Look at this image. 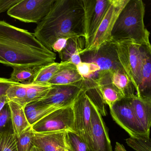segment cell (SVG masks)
Instances as JSON below:
<instances>
[{
    "mask_svg": "<svg viewBox=\"0 0 151 151\" xmlns=\"http://www.w3.org/2000/svg\"><path fill=\"white\" fill-rule=\"evenodd\" d=\"M56 55L45 47L34 33L0 21V63L39 68L55 62Z\"/></svg>",
    "mask_w": 151,
    "mask_h": 151,
    "instance_id": "1",
    "label": "cell"
},
{
    "mask_svg": "<svg viewBox=\"0 0 151 151\" xmlns=\"http://www.w3.org/2000/svg\"><path fill=\"white\" fill-rule=\"evenodd\" d=\"M33 33L45 47L52 51L53 45L59 39L84 37L82 0H55Z\"/></svg>",
    "mask_w": 151,
    "mask_h": 151,
    "instance_id": "2",
    "label": "cell"
},
{
    "mask_svg": "<svg viewBox=\"0 0 151 151\" xmlns=\"http://www.w3.org/2000/svg\"><path fill=\"white\" fill-rule=\"evenodd\" d=\"M145 12V5L142 0H129L115 23L111 40H130L141 46L151 47L150 32L144 22Z\"/></svg>",
    "mask_w": 151,
    "mask_h": 151,
    "instance_id": "3",
    "label": "cell"
},
{
    "mask_svg": "<svg viewBox=\"0 0 151 151\" xmlns=\"http://www.w3.org/2000/svg\"><path fill=\"white\" fill-rule=\"evenodd\" d=\"M114 42L119 62L137 93L140 81L142 46L130 40Z\"/></svg>",
    "mask_w": 151,
    "mask_h": 151,
    "instance_id": "4",
    "label": "cell"
},
{
    "mask_svg": "<svg viewBox=\"0 0 151 151\" xmlns=\"http://www.w3.org/2000/svg\"><path fill=\"white\" fill-rule=\"evenodd\" d=\"M85 87L79 92L72 104L74 127L76 133L86 143L90 151H92L91 101L86 93Z\"/></svg>",
    "mask_w": 151,
    "mask_h": 151,
    "instance_id": "5",
    "label": "cell"
},
{
    "mask_svg": "<svg viewBox=\"0 0 151 151\" xmlns=\"http://www.w3.org/2000/svg\"><path fill=\"white\" fill-rule=\"evenodd\" d=\"M129 0H110L108 8L98 29L82 53L99 49L111 40V34L115 23Z\"/></svg>",
    "mask_w": 151,
    "mask_h": 151,
    "instance_id": "6",
    "label": "cell"
},
{
    "mask_svg": "<svg viewBox=\"0 0 151 151\" xmlns=\"http://www.w3.org/2000/svg\"><path fill=\"white\" fill-rule=\"evenodd\" d=\"M55 1L21 0L7 11V14L23 22L38 24L48 14Z\"/></svg>",
    "mask_w": 151,
    "mask_h": 151,
    "instance_id": "7",
    "label": "cell"
},
{
    "mask_svg": "<svg viewBox=\"0 0 151 151\" xmlns=\"http://www.w3.org/2000/svg\"><path fill=\"white\" fill-rule=\"evenodd\" d=\"M36 132L70 131L76 132L72 105L59 109L32 125Z\"/></svg>",
    "mask_w": 151,
    "mask_h": 151,
    "instance_id": "8",
    "label": "cell"
},
{
    "mask_svg": "<svg viewBox=\"0 0 151 151\" xmlns=\"http://www.w3.org/2000/svg\"><path fill=\"white\" fill-rule=\"evenodd\" d=\"M80 57L82 62L97 64L99 68V72L124 70L118 60L115 43L112 40L108 41L97 50L83 53Z\"/></svg>",
    "mask_w": 151,
    "mask_h": 151,
    "instance_id": "9",
    "label": "cell"
},
{
    "mask_svg": "<svg viewBox=\"0 0 151 151\" xmlns=\"http://www.w3.org/2000/svg\"><path fill=\"white\" fill-rule=\"evenodd\" d=\"M109 2L110 0H82L85 47L99 26L108 8Z\"/></svg>",
    "mask_w": 151,
    "mask_h": 151,
    "instance_id": "10",
    "label": "cell"
},
{
    "mask_svg": "<svg viewBox=\"0 0 151 151\" xmlns=\"http://www.w3.org/2000/svg\"><path fill=\"white\" fill-rule=\"evenodd\" d=\"M109 109L113 120L130 136L148 132L145 131L136 118L129 98H123Z\"/></svg>",
    "mask_w": 151,
    "mask_h": 151,
    "instance_id": "11",
    "label": "cell"
},
{
    "mask_svg": "<svg viewBox=\"0 0 151 151\" xmlns=\"http://www.w3.org/2000/svg\"><path fill=\"white\" fill-rule=\"evenodd\" d=\"M85 85V80H83L72 84L52 85L46 96L37 102L60 107L70 106Z\"/></svg>",
    "mask_w": 151,
    "mask_h": 151,
    "instance_id": "12",
    "label": "cell"
},
{
    "mask_svg": "<svg viewBox=\"0 0 151 151\" xmlns=\"http://www.w3.org/2000/svg\"><path fill=\"white\" fill-rule=\"evenodd\" d=\"M91 110L92 151H114L102 116L91 101Z\"/></svg>",
    "mask_w": 151,
    "mask_h": 151,
    "instance_id": "13",
    "label": "cell"
},
{
    "mask_svg": "<svg viewBox=\"0 0 151 151\" xmlns=\"http://www.w3.org/2000/svg\"><path fill=\"white\" fill-rule=\"evenodd\" d=\"M111 73L99 72L97 78L92 79L95 87L101 94L104 102L109 106V109L116 102L124 98L122 93L112 83Z\"/></svg>",
    "mask_w": 151,
    "mask_h": 151,
    "instance_id": "14",
    "label": "cell"
},
{
    "mask_svg": "<svg viewBox=\"0 0 151 151\" xmlns=\"http://www.w3.org/2000/svg\"><path fill=\"white\" fill-rule=\"evenodd\" d=\"M65 131L48 132L33 131V144L42 151H65Z\"/></svg>",
    "mask_w": 151,
    "mask_h": 151,
    "instance_id": "15",
    "label": "cell"
},
{
    "mask_svg": "<svg viewBox=\"0 0 151 151\" xmlns=\"http://www.w3.org/2000/svg\"><path fill=\"white\" fill-rule=\"evenodd\" d=\"M142 60L138 97L151 98V47L142 46Z\"/></svg>",
    "mask_w": 151,
    "mask_h": 151,
    "instance_id": "16",
    "label": "cell"
},
{
    "mask_svg": "<svg viewBox=\"0 0 151 151\" xmlns=\"http://www.w3.org/2000/svg\"><path fill=\"white\" fill-rule=\"evenodd\" d=\"M136 118L146 132L151 126V98L138 97L136 94L129 98Z\"/></svg>",
    "mask_w": 151,
    "mask_h": 151,
    "instance_id": "17",
    "label": "cell"
},
{
    "mask_svg": "<svg viewBox=\"0 0 151 151\" xmlns=\"http://www.w3.org/2000/svg\"><path fill=\"white\" fill-rule=\"evenodd\" d=\"M85 47V40L83 37L69 39L61 52L59 53L62 62H69L77 66L82 62L80 55Z\"/></svg>",
    "mask_w": 151,
    "mask_h": 151,
    "instance_id": "18",
    "label": "cell"
},
{
    "mask_svg": "<svg viewBox=\"0 0 151 151\" xmlns=\"http://www.w3.org/2000/svg\"><path fill=\"white\" fill-rule=\"evenodd\" d=\"M83 80L78 73L76 66L70 63L65 62L48 83L51 85H67Z\"/></svg>",
    "mask_w": 151,
    "mask_h": 151,
    "instance_id": "19",
    "label": "cell"
},
{
    "mask_svg": "<svg viewBox=\"0 0 151 151\" xmlns=\"http://www.w3.org/2000/svg\"><path fill=\"white\" fill-rule=\"evenodd\" d=\"M7 104L10 111L13 134L15 137H19L26 129L31 126L26 117L24 106L12 101H9Z\"/></svg>",
    "mask_w": 151,
    "mask_h": 151,
    "instance_id": "20",
    "label": "cell"
},
{
    "mask_svg": "<svg viewBox=\"0 0 151 151\" xmlns=\"http://www.w3.org/2000/svg\"><path fill=\"white\" fill-rule=\"evenodd\" d=\"M62 108L63 107L40 104L36 101L26 105L24 106V112L27 120L32 126L49 114Z\"/></svg>",
    "mask_w": 151,
    "mask_h": 151,
    "instance_id": "21",
    "label": "cell"
},
{
    "mask_svg": "<svg viewBox=\"0 0 151 151\" xmlns=\"http://www.w3.org/2000/svg\"><path fill=\"white\" fill-rule=\"evenodd\" d=\"M111 79L113 84L122 93L124 98H130L136 94L134 86L124 70L112 72Z\"/></svg>",
    "mask_w": 151,
    "mask_h": 151,
    "instance_id": "22",
    "label": "cell"
},
{
    "mask_svg": "<svg viewBox=\"0 0 151 151\" xmlns=\"http://www.w3.org/2000/svg\"><path fill=\"white\" fill-rule=\"evenodd\" d=\"M65 63V62H54L40 67L38 68L31 84L48 83Z\"/></svg>",
    "mask_w": 151,
    "mask_h": 151,
    "instance_id": "23",
    "label": "cell"
},
{
    "mask_svg": "<svg viewBox=\"0 0 151 151\" xmlns=\"http://www.w3.org/2000/svg\"><path fill=\"white\" fill-rule=\"evenodd\" d=\"M26 85V105L31 102L39 101L45 98L52 87V85L48 83Z\"/></svg>",
    "mask_w": 151,
    "mask_h": 151,
    "instance_id": "24",
    "label": "cell"
},
{
    "mask_svg": "<svg viewBox=\"0 0 151 151\" xmlns=\"http://www.w3.org/2000/svg\"><path fill=\"white\" fill-rule=\"evenodd\" d=\"M38 68H13V70L9 78L12 81L16 83L24 84H31Z\"/></svg>",
    "mask_w": 151,
    "mask_h": 151,
    "instance_id": "25",
    "label": "cell"
},
{
    "mask_svg": "<svg viewBox=\"0 0 151 151\" xmlns=\"http://www.w3.org/2000/svg\"><path fill=\"white\" fill-rule=\"evenodd\" d=\"M150 132L130 136L125 139L126 144L136 151H151Z\"/></svg>",
    "mask_w": 151,
    "mask_h": 151,
    "instance_id": "26",
    "label": "cell"
},
{
    "mask_svg": "<svg viewBox=\"0 0 151 151\" xmlns=\"http://www.w3.org/2000/svg\"><path fill=\"white\" fill-rule=\"evenodd\" d=\"M27 85L17 83L11 86L7 91L6 96L9 101L15 102L23 106H26Z\"/></svg>",
    "mask_w": 151,
    "mask_h": 151,
    "instance_id": "27",
    "label": "cell"
},
{
    "mask_svg": "<svg viewBox=\"0 0 151 151\" xmlns=\"http://www.w3.org/2000/svg\"><path fill=\"white\" fill-rule=\"evenodd\" d=\"M66 148L71 151H91L86 143L75 132H65Z\"/></svg>",
    "mask_w": 151,
    "mask_h": 151,
    "instance_id": "28",
    "label": "cell"
},
{
    "mask_svg": "<svg viewBox=\"0 0 151 151\" xmlns=\"http://www.w3.org/2000/svg\"><path fill=\"white\" fill-rule=\"evenodd\" d=\"M33 131L32 126L26 129L19 137H15L17 151H30L34 145Z\"/></svg>",
    "mask_w": 151,
    "mask_h": 151,
    "instance_id": "29",
    "label": "cell"
},
{
    "mask_svg": "<svg viewBox=\"0 0 151 151\" xmlns=\"http://www.w3.org/2000/svg\"><path fill=\"white\" fill-rule=\"evenodd\" d=\"M79 75L85 80H92L95 74H98L100 68L97 64L92 63L82 62L76 66Z\"/></svg>",
    "mask_w": 151,
    "mask_h": 151,
    "instance_id": "30",
    "label": "cell"
},
{
    "mask_svg": "<svg viewBox=\"0 0 151 151\" xmlns=\"http://www.w3.org/2000/svg\"><path fill=\"white\" fill-rule=\"evenodd\" d=\"M0 151H17L15 137L8 131L0 132Z\"/></svg>",
    "mask_w": 151,
    "mask_h": 151,
    "instance_id": "31",
    "label": "cell"
},
{
    "mask_svg": "<svg viewBox=\"0 0 151 151\" xmlns=\"http://www.w3.org/2000/svg\"><path fill=\"white\" fill-rule=\"evenodd\" d=\"M10 119H11L10 111L6 104L0 111V132L3 131L2 129L7 124Z\"/></svg>",
    "mask_w": 151,
    "mask_h": 151,
    "instance_id": "32",
    "label": "cell"
},
{
    "mask_svg": "<svg viewBox=\"0 0 151 151\" xmlns=\"http://www.w3.org/2000/svg\"><path fill=\"white\" fill-rule=\"evenodd\" d=\"M17 83L12 81L10 78L0 77V97L6 95L9 88Z\"/></svg>",
    "mask_w": 151,
    "mask_h": 151,
    "instance_id": "33",
    "label": "cell"
},
{
    "mask_svg": "<svg viewBox=\"0 0 151 151\" xmlns=\"http://www.w3.org/2000/svg\"><path fill=\"white\" fill-rule=\"evenodd\" d=\"M21 0H0V14L8 11Z\"/></svg>",
    "mask_w": 151,
    "mask_h": 151,
    "instance_id": "34",
    "label": "cell"
},
{
    "mask_svg": "<svg viewBox=\"0 0 151 151\" xmlns=\"http://www.w3.org/2000/svg\"><path fill=\"white\" fill-rule=\"evenodd\" d=\"M69 39L60 38L57 40L52 46V50L53 52H57L58 53L62 51L67 45L68 40Z\"/></svg>",
    "mask_w": 151,
    "mask_h": 151,
    "instance_id": "35",
    "label": "cell"
},
{
    "mask_svg": "<svg viewBox=\"0 0 151 151\" xmlns=\"http://www.w3.org/2000/svg\"><path fill=\"white\" fill-rule=\"evenodd\" d=\"M8 99L7 98L6 95L0 97V111L5 106V105L8 103Z\"/></svg>",
    "mask_w": 151,
    "mask_h": 151,
    "instance_id": "36",
    "label": "cell"
},
{
    "mask_svg": "<svg viewBox=\"0 0 151 151\" xmlns=\"http://www.w3.org/2000/svg\"><path fill=\"white\" fill-rule=\"evenodd\" d=\"M114 151H127L123 145H122L118 142L116 143Z\"/></svg>",
    "mask_w": 151,
    "mask_h": 151,
    "instance_id": "37",
    "label": "cell"
},
{
    "mask_svg": "<svg viewBox=\"0 0 151 151\" xmlns=\"http://www.w3.org/2000/svg\"><path fill=\"white\" fill-rule=\"evenodd\" d=\"M30 151H42L40 148L35 145H33Z\"/></svg>",
    "mask_w": 151,
    "mask_h": 151,
    "instance_id": "38",
    "label": "cell"
},
{
    "mask_svg": "<svg viewBox=\"0 0 151 151\" xmlns=\"http://www.w3.org/2000/svg\"><path fill=\"white\" fill-rule=\"evenodd\" d=\"M65 151H70V150H68V149H67V148H66V149H65Z\"/></svg>",
    "mask_w": 151,
    "mask_h": 151,
    "instance_id": "39",
    "label": "cell"
}]
</instances>
